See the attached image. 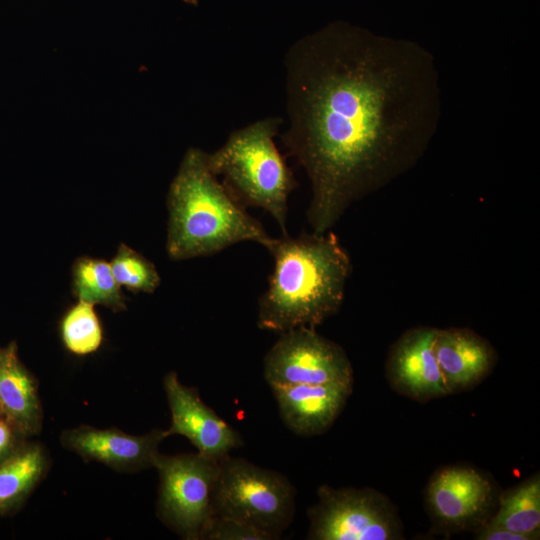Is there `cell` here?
Segmentation results:
<instances>
[{
	"instance_id": "e0dca14e",
	"label": "cell",
	"mask_w": 540,
	"mask_h": 540,
	"mask_svg": "<svg viewBox=\"0 0 540 540\" xmlns=\"http://www.w3.org/2000/svg\"><path fill=\"white\" fill-rule=\"evenodd\" d=\"M72 291L78 301L102 305L119 312L126 309V298L117 283L110 263L80 257L72 267Z\"/></svg>"
},
{
	"instance_id": "ffe728a7",
	"label": "cell",
	"mask_w": 540,
	"mask_h": 540,
	"mask_svg": "<svg viewBox=\"0 0 540 540\" xmlns=\"http://www.w3.org/2000/svg\"><path fill=\"white\" fill-rule=\"evenodd\" d=\"M109 263L117 283L132 292L152 293L160 284L155 265L125 244L118 247Z\"/></svg>"
},
{
	"instance_id": "8992f818",
	"label": "cell",
	"mask_w": 540,
	"mask_h": 540,
	"mask_svg": "<svg viewBox=\"0 0 540 540\" xmlns=\"http://www.w3.org/2000/svg\"><path fill=\"white\" fill-rule=\"evenodd\" d=\"M157 515L186 540H202L214 513L219 460L200 453L158 454Z\"/></svg>"
},
{
	"instance_id": "5bb4252c",
	"label": "cell",
	"mask_w": 540,
	"mask_h": 540,
	"mask_svg": "<svg viewBox=\"0 0 540 540\" xmlns=\"http://www.w3.org/2000/svg\"><path fill=\"white\" fill-rule=\"evenodd\" d=\"M0 414L27 438L41 432L38 383L21 362L15 342L0 349Z\"/></svg>"
},
{
	"instance_id": "52a82bcc",
	"label": "cell",
	"mask_w": 540,
	"mask_h": 540,
	"mask_svg": "<svg viewBox=\"0 0 540 540\" xmlns=\"http://www.w3.org/2000/svg\"><path fill=\"white\" fill-rule=\"evenodd\" d=\"M318 502L309 509L307 539L394 540L402 526L391 502L371 488H318Z\"/></svg>"
},
{
	"instance_id": "2e32d148",
	"label": "cell",
	"mask_w": 540,
	"mask_h": 540,
	"mask_svg": "<svg viewBox=\"0 0 540 540\" xmlns=\"http://www.w3.org/2000/svg\"><path fill=\"white\" fill-rule=\"evenodd\" d=\"M49 466L42 445L26 442L15 454L0 464V513L17 510L25 502Z\"/></svg>"
},
{
	"instance_id": "7402d4cb",
	"label": "cell",
	"mask_w": 540,
	"mask_h": 540,
	"mask_svg": "<svg viewBox=\"0 0 540 540\" xmlns=\"http://www.w3.org/2000/svg\"><path fill=\"white\" fill-rule=\"evenodd\" d=\"M27 437L0 416V464L15 454Z\"/></svg>"
},
{
	"instance_id": "ac0fdd59",
	"label": "cell",
	"mask_w": 540,
	"mask_h": 540,
	"mask_svg": "<svg viewBox=\"0 0 540 540\" xmlns=\"http://www.w3.org/2000/svg\"><path fill=\"white\" fill-rule=\"evenodd\" d=\"M489 525L520 534L527 540L539 536L540 479L533 476L518 487L505 493Z\"/></svg>"
},
{
	"instance_id": "9a60e30c",
	"label": "cell",
	"mask_w": 540,
	"mask_h": 540,
	"mask_svg": "<svg viewBox=\"0 0 540 540\" xmlns=\"http://www.w3.org/2000/svg\"><path fill=\"white\" fill-rule=\"evenodd\" d=\"M435 353L450 393L479 383L492 368L493 353L479 336L462 329L437 330Z\"/></svg>"
},
{
	"instance_id": "6da1fadb",
	"label": "cell",
	"mask_w": 540,
	"mask_h": 540,
	"mask_svg": "<svg viewBox=\"0 0 540 540\" xmlns=\"http://www.w3.org/2000/svg\"><path fill=\"white\" fill-rule=\"evenodd\" d=\"M284 66L282 142L310 180L307 217L322 234L431 139L441 113L438 71L417 42L344 21L296 40Z\"/></svg>"
},
{
	"instance_id": "277c9868",
	"label": "cell",
	"mask_w": 540,
	"mask_h": 540,
	"mask_svg": "<svg viewBox=\"0 0 540 540\" xmlns=\"http://www.w3.org/2000/svg\"><path fill=\"white\" fill-rule=\"evenodd\" d=\"M282 122L266 117L233 131L219 149L207 152V162L242 206L264 209L288 234V198L296 181L274 140Z\"/></svg>"
},
{
	"instance_id": "7a4b0ae2",
	"label": "cell",
	"mask_w": 540,
	"mask_h": 540,
	"mask_svg": "<svg viewBox=\"0 0 540 540\" xmlns=\"http://www.w3.org/2000/svg\"><path fill=\"white\" fill-rule=\"evenodd\" d=\"M268 251L274 268L259 298L260 329L282 333L314 328L339 309L350 260L334 234H282Z\"/></svg>"
},
{
	"instance_id": "cb8c5ba5",
	"label": "cell",
	"mask_w": 540,
	"mask_h": 540,
	"mask_svg": "<svg viewBox=\"0 0 540 540\" xmlns=\"http://www.w3.org/2000/svg\"><path fill=\"white\" fill-rule=\"evenodd\" d=\"M0 416H1V414H0Z\"/></svg>"
},
{
	"instance_id": "4fadbf2b",
	"label": "cell",
	"mask_w": 540,
	"mask_h": 540,
	"mask_svg": "<svg viewBox=\"0 0 540 540\" xmlns=\"http://www.w3.org/2000/svg\"><path fill=\"white\" fill-rule=\"evenodd\" d=\"M351 384L290 385L272 387L284 424L299 436L327 431L352 393Z\"/></svg>"
},
{
	"instance_id": "9c48e42d",
	"label": "cell",
	"mask_w": 540,
	"mask_h": 540,
	"mask_svg": "<svg viewBox=\"0 0 540 540\" xmlns=\"http://www.w3.org/2000/svg\"><path fill=\"white\" fill-rule=\"evenodd\" d=\"M163 386L171 413L168 437L184 436L198 453L218 460L243 445L239 432L206 405L196 389L183 385L176 372L165 375Z\"/></svg>"
},
{
	"instance_id": "d6986e66",
	"label": "cell",
	"mask_w": 540,
	"mask_h": 540,
	"mask_svg": "<svg viewBox=\"0 0 540 540\" xmlns=\"http://www.w3.org/2000/svg\"><path fill=\"white\" fill-rule=\"evenodd\" d=\"M60 334L73 354L83 356L97 351L103 341V330L94 305L78 301L68 309L60 322Z\"/></svg>"
},
{
	"instance_id": "44dd1931",
	"label": "cell",
	"mask_w": 540,
	"mask_h": 540,
	"mask_svg": "<svg viewBox=\"0 0 540 540\" xmlns=\"http://www.w3.org/2000/svg\"><path fill=\"white\" fill-rule=\"evenodd\" d=\"M202 540H274L254 526L222 516H214Z\"/></svg>"
},
{
	"instance_id": "5b68a950",
	"label": "cell",
	"mask_w": 540,
	"mask_h": 540,
	"mask_svg": "<svg viewBox=\"0 0 540 540\" xmlns=\"http://www.w3.org/2000/svg\"><path fill=\"white\" fill-rule=\"evenodd\" d=\"M215 516L231 518L280 538L295 514V488L282 474L227 455L219 459Z\"/></svg>"
},
{
	"instance_id": "3957f363",
	"label": "cell",
	"mask_w": 540,
	"mask_h": 540,
	"mask_svg": "<svg viewBox=\"0 0 540 540\" xmlns=\"http://www.w3.org/2000/svg\"><path fill=\"white\" fill-rule=\"evenodd\" d=\"M166 251L173 260L216 254L240 242L267 250L274 241L210 169L207 152L191 147L168 190Z\"/></svg>"
},
{
	"instance_id": "30bf717a",
	"label": "cell",
	"mask_w": 540,
	"mask_h": 540,
	"mask_svg": "<svg viewBox=\"0 0 540 540\" xmlns=\"http://www.w3.org/2000/svg\"><path fill=\"white\" fill-rule=\"evenodd\" d=\"M167 437L166 430L161 429L132 435L118 428L81 425L64 430L60 442L86 461H96L121 472H137L154 468L160 453L158 447Z\"/></svg>"
},
{
	"instance_id": "8fae6325",
	"label": "cell",
	"mask_w": 540,
	"mask_h": 540,
	"mask_svg": "<svg viewBox=\"0 0 540 540\" xmlns=\"http://www.w3.org/2000/svg\"><path fill=\"white\" fill-rule=\"evenodd\" d=\"M493 496L490 480L468 466L441 469L427 487V503L433 516L454 530L479 524L489 512Z\"/></svg>"
},
{
	"instance_id": "7c38bea8",
	"label": "cell",
	"mask_w": 540,
	"mask_h": 540,
	"mask_svg": "<svg viewBox=\"0 0 540 540\" xmlns=\"http://www.w3.org/2000/svg\"><path fill=\"white\" fill-rule=\"evenodd\" d=\"M436 334L432 328L412 330L394 346L387 374L399 393L417 401L450 394L435 353Z\"/></svg>"
},
{
	"instance_id": "603a6c76",
	"label": "cell",
	"mask_w": 540,
	"mask_h": 540,
	"mask_svg": "<svg viewBox=\"0 0 540 540\" xmlns=\"http://www.w3.org/2000/svg\"><path fill=\"white\" fill-rule=\"evenodd\" d=\"M476 539L480 540H527L526 537L509 531L507 529L483 524L476 534Z\"/></svg>"
},
{
	"instance_id": "ba28073f",
	"label": "cell",
	"mask_w": 540,
	"mask_h": 540,
	"mask_svg": "<svg viewBox=\"0 0 540 540\" xmlns=\"http://www.w3.org/2000/svg\"><path fill=\"white\" fill-rule=\"evenodd\" d=\"M263 373L269 386L351 384L353 370L345 351L301 326L280 333L264 357Z\"/></svg>"
}]
</instances>
